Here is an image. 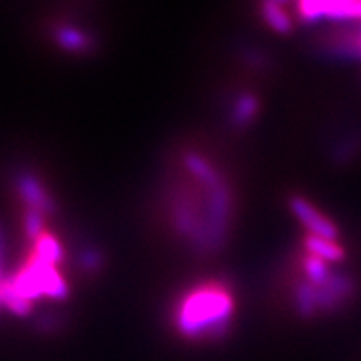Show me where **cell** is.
<instances>
[{
    "instance_id": "1",
    "label": "cell",
    "mask_w": 361,
    "mask_h": 361,
    "mask_svg": "<svg viewBox=\"0 0 361 361\" xmlns=\"http://www.w3.org/2000/svg\"><path fill=\"white\" fill-rule=\"evenodd\" d=\"M233 310L234 299L231 291L218 282H207L185 295L179 302L176 323L186 338H219L231 324Z\"/></svg>"
},
{
    "instance_id": "2",
    "label": "cell",
    "mask_w": 361,
    "mask_h": 361,
    "mask_svg": "<svg viewBox=\"0 0 361 361\" xmlns=\"http://www.w3.org/2000/svg\"><path fill=\"white\" fill-rule=\"evenodd\" d=\"M291 209H293L295 216L300 219V224L308 228V234L338 242V227L310 201L302 200V197H295L291 201Z\"/></svg>"
},
{
    "instance_id": "3",
    "label": "cell",
    "mask_w": 361,
    "mask_h": 361,
    "mask_svg": "<svg viewBox=\"0 0 361 361\" xmlns=\"http://www.w3.org/2000/svg\"><path fill=\"white\" fill-rule=\"evenodd\" d=\"M17 190L23 197L26 210H37L41 214L48 216L54 212V203L50 195L43 188V183L34 176H20L17 183Z\"/></svg>"
},
{
    "instance_id": "4",
    "label": "cell",
    "mask_w": 361,
    "mask_h": 361,
    "mask_svg": "<svg viewBox=\"0 0 361 361\" xmlns=\"http://www.w3.org/2000/svg\"><path fill=\"white\" fill-rule=\"evenodd\" d=\"M59 43L63 47L71 48L72 52H83L90 44L89 37L85 34H81L76 28H61L59 30Z\"/></svg>"
},
{
    "instance_id": "5",
    "label": "cell",
    "mask_w": 361,
    "mask_h": 361,
    "mask_svg": "<svg viewBox=\"0 0 361 361\" xmlns=\"http://www.w3.org/2000/svg\"><path fill=\"white\" fill-rule=\"evenodd\" d=\"M264 13H266L267 23L276 30H288L291 26L290 15L282 10V6L279 4H266L264 6Z\"/></svg>"
},
{
    "instance_id": "6",
    "label": "cell",
    "mask_w": 361,
    "mask_h": 361,
    "mask_svg": "<svg viewBox=\"0 0 361 361\" xmlns=\"http://www.w3.org/2000/svg\"><path fill=\"white\" fill-rule=\"evenodd\" d=\"M255 111H257V102L252 100V98H249V96H245V98H242L240 104L236 105L234 118H236V122H240V124H247L249 118H252Z\"/></svg>"
}]
</instances>
